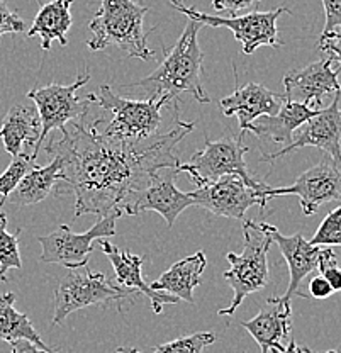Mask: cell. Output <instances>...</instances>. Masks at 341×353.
Wrapping results in <instances>:
<instances>
[{"label":"cell","instance_id":"obj_1","mask_svg":"<svg viewBox=\"0 0 341 353\" xmlns=\"http://www.w3.org/2000/svg\"><path fill=\"white\" fill-rule=\"evenodd\" d=\"M70 124V130H61V139L48 143L46 153L63 160L65 183L75 194V218L124 216L130 199L145 189L156 172L180 165L174 150L194 131V123L182 121L178 110L170 131L139 145L107 138L95 121L87 123L85 117Z\"/></svg>","mask_w":341,"mask_h":353},{"label":"cell","instance_id":"obj_2","mask_svg":"<svg viewBox=\"0 0 341 353\" xmlns=\"http://www.w3.org/2000/svg\"><path fill=\"white\" fill-rule=\"evenodd\" d=\"M200 28L197 21L189 19L182 36L170 51H167L158 68L145 79L123 85L124 88L139 87L146 92L149 101H165L170 104L178 95L187 92L200 104H209L211 97L204 90L200 73H203L204 54L197 36Z\"/></svg>","mask_w":341,"mask_h":353},{"label":"cell","instance_id":"obj_3","mask_svg":"<svg viewBox=\"0 0 341 353\" xmlns=\"http://www.w3.org/2000/svg\"><path fill=\"white\" fill-rule=\"evenodd\" d=\"M148 10V7L139 6L134 0H101V9L89 24L92 38L87 41V46L92 51L114 46L131 58L152 60L155 58V51L149 50L146 39L156 28L145 31L143 19Z\"/></svg>","mask_w":341,"mask_h":353},{"label":"cell","instance_id":"obj_4","mask_svg":"<svg viewBox=\"0 0 341 353\" xmlns=\"http://www.w3.org/2000/svg\"><path fill=\"white\" fill-rule=\"evenodd\" d=\"M87 99L92 104L112 112V119L105 124L104 130L99 128V121L95 119L97 130L107 138L130 145L146 143L158 136L161 109L168 104L165 101H133L119 97L109 85H101L95 94L87 95Z\"/></svg>","mask_w":341,"mask_h":353},{"label":"cell","instance_id":"obj_5","mask_svg":"<svg viewBox=\"0 0 341 353\" xmlns=\"http://www.w3.org/2000/svg\"><path fill=\"white\" fill-rule=\"evenodd\" d=\"M245 248L241 253L229 252L226 255L229 270L225 272V281L231 285L234 296L231 304L219 309V316H233L250 294L265 289L270 282L267 255L272 246V238L250 219L243 221Z\"/></svg>","mask_w":341,"mask_h":353},{"label":"cell","instance_id":"obj_6","mask_svg":"<svg viewBox=\"0 0 341 353\" xmlns=\"http://www.w3.org/2000/svg\"><path fill=\"white\" fill-rule=\"evenodd\" d=\"M138 294L136 290L119 287L104 274L92 270L89 265L72 268L54 290L53 325L60 326L72 312L97 304L116 303L121 311L123 304L133 303Z\"/></svg>","mask_w":341,"mask_h":353},{"label":"cell","instance_id":"obj_7","mask_svg":"<svg viewBox=\"0 0 341 353\" xmlns=\"http://www.w3.org/2000/svg\"><path fill=\"white\" fill-rule=\"evenodd\" d=\"M245 134H240L236 139L221 138L212 139L205 138L204 148L192 154L189 163H180L175 172L177 174H187L197 187L207 185L227 175H236L243 179L248 185L256 190H265L267 183L262 180L253 179L247 168L245 154L250 148L243 145Z\"/></svg>","mask_w":341,"mask_h":353},{"label":"cell","instance_id":"obj_8","mask_svg":"<svg viewBox=\"0 0 341 353\" xmlns=\"http://www.w3.org/2000/svg\"><path fill=\"white\" fill-rule=\"evenodd\" d=\"M168 3L199 24L211 26V28H227L229 31H233L234 39L241 44L245 54L255 53L260 46L280 48L282 41L278 39L277 19L282 14H291L287 7H278V9L267 10V12H250L227 19V17L205 14L194 7L183 6L180 0H168Z\"/></svg>","mask_w":341,"mask_h":353},{"label":"cell","instance_id":"obj_9","mask_svg":"<svg viewBox=\"0 0 341 353\" xmlns=\"http://www.w3.org/2000/svg\"><path fill=\"white\" fill-rule=\"evenodd\" d=\"M90 82V73L85 72L76 77L72 85H50L32 88L28 92V97L32 99L41 124L39 134V146L46 139V136L54 130H65L73 121H80L89 114L92 102L89 99H80L79 90Z\"/></svg>","mask_w":341,"mask_h":353},{"label":"cell","instance_id":"obj_10","mask_svg":"<svg viewBox=\"0 0 341 353\" xmlns=\"http://www.w3.org/2000/svg\"><path fill=\"white\" fill-rule=\"evenodd\" d=\"M116 234V218H101L85 233H75L67 224H61L56 231L39 236L43 263H58L72 268L89 265V256L94 252V241Z\"/></svg>","mask_w":341,"mask_h":353},{"label":"cell","instance_id":"obj_11","mask_svg":"<svg viewBox=\"0 0 341 353\" xmlns=\"http://www.w3.org/2000/svg\"><path fill=\"white\" fill-rule=\"evenodd\" d=\"M265 190H256L236 175H227L207 185L197 187L189 192L194 205L207 209L218 218L243 219L245 212L253 205L265 208L269 199Z\"/></svg>","mask_w":341,"mask_h":353},{"label":"cell","instance_id":"obj_12","mask_svg":"<svg viewBox=\"0 0 341 353\" xmlns=\"http://www.w3.org/2000/svg\"><path fill=\"white\" fill-rule=\"evenodd\" d=\"M278 196H297L300 209L306 216L316 214L328 202H341V168L326 154L319 163L311 167L289 187H269L267 199Z\"/></svg>","mask_w":341,"mask_h":353},{"label":"cell","instance_id":"obj_13","mask_svg":"<svg viewBox=\"0 0 341 353\" xmlns=\"http://www.w3.org/2000/svg\"><path fill=\"white\" fill-rule=\"evenodd\" d=\"M340 95L333 97V102L326 109H321L313 119L307 121L300 131L292 136V141L278 152L262 154V161H275L285 154L297 152L306 146L322 150L341 168V109Z\"/></svg>","mask_w":341,"mask_h":353},{"label":"cell","instance_id":"obj_14","mask_svg":"<svg viewBox=\"0 0 341 353\" xmlns=\"http://www.w3.org/2000/svg\"><path fill=\"white\" fill-rule=\"evenodd\" d=\"M340 73L341 66H335V60L331 57L314 61L304 68L292 70L282 80L285 87V101L309 105V108L316 105L318 109L322 99L341 94Z\"/></svg>","mask_w":341,"mask_h":353},{"label":"cell","instance_id":"obj_15","mask_svg":"<svg viewBox=\"0 0 341 353\" xmlns=\"http://www.w3.org/2000/svg\"><path fill=\"white\" fill-rule=\"evenodd\" d=\"M175 175V170H170L167 175L161 174V170L156 172L149 179L148 185L130 199L124 208V216H138L146 211H155L167 221L168 228L174 226L178 216L187 208L194 205L189 194L177 189L174 180Z\"/></svg>","mask_w":341,"mask_h":353},{"label":"cell","instance_id":"obj_16","mask_svg":"<svg viewBox=\"0 0 341 353\" xmlns=\"http://www.w3.org/2000/svg\"><path fill=\"white\" fill-rule=\"evenodd\" d=\"M260 228L272 238L273 243H277V246L280 248L282 255H284L285 262L289 265V275H291V281H289V287L285 290L284 296L280 297L282 303L291 304L292 297L300 296V297H309L307 294H302L299 290L300 284H302L304 279L309 274H313L314 270H318V262H319V253L321 248L319 246H313L302 234H292V236H284L277 228L272 226L269 223H260Z\"/></svg>","mask_w":341,"mask_h":353},{"label":"cell","instance_id":"obj_17","mask_svg":"<svg viewBox=\"0 0 341 353\" xmlns=\"http://www.w3.org/2000/svg\"><path fill=\"white\" fill-rule=\"evenodd\" d=\"M284 102V95L269 90L262 83L250 82L247 85H236V90L221 99L219 105L225 116L238 117L241 134H247L258 117L275 116Z\"/></svg>","mask_w":341,"mask_h":353},{"label":"cell","instance_id":"obj_18","mask_svg":"<svg viewBox=\"0 0 341 353\" xmlns=\"http://www.w3.org/2000/svg\"><path fill=\"white\" fill-rule=\"evenodd\" d=\"M101 245L102 253L109 259V262L112 263L114 268V282L119 287L124 289L136 290V292H143L149 301H152L153 312L155 314H161L163 312V306L167 304H177L178 299L174 296H168L165 292H158V290H153L149 284H146L143 281L141 268L145 263L146 256L145 255H133L130 252H121L117 250L112 243H109L105 238H102L99 241Z\"/></svg>","mask_w":341,"mask_h":353},{"label":"cell","instance_id":"obj_19","mask_svg":"<svg viewBox=\"0 0 341 353\" xmlns=\"http://www.w3.org/2000/svg\"><path fill=\"white\" fill-rule=\"evenodd\" d=\"M39 134L41 124L36 108L28 105H12L3 117L0 128V139L3 141L6 152L16 157H29L36 161L39 154Z\"/></svg>","mask_w":341,"mask_h":353},{"label":"cell","instance_id":"obj_20","mask_svg":"<svg viewBox=\"0 0 341 353\" xmlns=\"http://www.w3.org/2000/svg\"><path fill=\"white\" fill-rule=\"evenodd\" d=\"M291 304L282 303L280 297H272L255 318L241 321V326L260 345L262 353H270V350H282L284 341L291 340Z\"/></svg>","mask_w":341,"mask_h":353},{"label":"cell","instance_id":"obj_21","mask_svg":"<svg viewBox=\"0 0 341 353\" xmlns=\"http://www.w3.org/2000/svg\"><path fill=\"white\" fill-rule=\"evenodd\" d=\"M207 265L204 252H197L187 259L175 262L167 272L160 275L153 284V290L165 292L168 296L177 297L178 301L194 303V289L203 282V272Z\"/></svg>","mask_w":341,"mask_h":353},{"label":"cell","instance_id":"obj_22","mask_svg":"<svg viewBox=\"0 0 341 353\" xmlns=\"http://www.w3.org/2000/svg\"><path fill=\"white\" fill-rule=\"evenodd\" d=\"M319 110L321 109L285 101L275 116L258 117L251 124L250 131L255 132L260 138H265L272 143H282V145L287 146L292 141L294 132L300 126H304L307 121L313 119Z\"/></svg>","mask_w":341,"mask_h":353},{"label":"cell","instance_id":"obj_23","mask_svg":"<svg viewBox=\"0 0 341 353\" xmlns=\"http://www.w3.org/2000/svg\"><path fill=\"white\" fill-rule=\"evenodd\" d=\"M58 182H65L63 160L60 157H53V160L46 167L32 165L31 170L25 174L9 199L12 204L17 205L39 204L56 189Z\"/></svg>","mask_w":341,"mask_h":353},{"label":"cell","instance_id":"obj_24","mask_svg":"<svg viewBox=\"0 0 341 353\" xmlns=\"http://www.w3.org/2000/svg\"><path fill=\"white\" fill-rule=\"evenodd\" d=\"M72 3L73 0H51L36 14L28 36L29 38L39 36L43 51H50L53 41H58L61 46L68 44V31L73 22L70 14Z\"/></svg>","mask_w":341,"mask_h":353},{"label":"cell","instance_id":"obj_25","mask_svg":"<svg viewBox=\"0 0 341 353\" xmlns=\"http://www.w3.org/2000/svg\"><path fill=\"white\" fill-rule=\"evenodd\" d=\"M14 303H16V296L12 292H6L0 296V340L7 341V343H12V341L17 340H28L50 353L58 352L48 347L45 341L41 340L38 331L34 330L31 319L23 312L17 311L14 307Z\"/></svg>","mask_w":341,"mask_h":353},{"label":"cell","instance_id":"obj_26","mask_svg":"<svg viewBox=\"0 0 341 353\" xmlns=\"http://www.w3.org/2000/svg\"><path fill=\"white\" fill-rule=\"evenodd\" d=\"M21 230L16 233L7 231V214L0 209V281H6V274L12 268H23L19 253Z\"/></svg>","mask_w":341,"mask_h":353},{"label":"cell","instance_id":"obj_27","mask_svg":"<svg viewBox=\"0 0 341 353\" xmlns=\"http://www.w3.org/2000/svg\"><path fill=\"white\" fill-rule=\"evenodd\" d=\"M214 341V333H211V331H199V333L177 338V340L160 345V347L153 350V353H203L204 348L212 345Z\"/></svg>","mask_w":341,"mask_h":353},{"label":"cell","instance_id":"obj_28","mask_svg":"<svg viewBox=\"0 0 341 353\" xmlns=\"http://www.w3.org/2000/svg\"><path fill=\"white\" fill-rule=\"evenodd\" d=\"M32 165H34V161L29 157L12 158V161H10V165L7 167V170L0 175V196H2V199H0V209L6 204V201L9 199L10 194L17 189L21 180L24 179Z\"/></svg>","mask_w":341,"mask_h":353},{"label":"cell","instance_id":"obj_29","mask_svg":"<svg viewBox=\"0 0 341 353\" xmlns=\"http://www.w3.org/2000/svg\"><path fill=\"white\" fill-rule=\"evenodd\" d=\"M309 243L313 246H319V248L321 246H324V248L341 246V204L322 219Z\"/></svg>","mask_w":341,"mask_h":353},{"label":"cell","instance_id":"obj_30","mask_svg":"<svg viewBox=\"0 0 341 353\" xmlns=\"http://www.w3.org/2000/svg\"><path fill=\"white\" fill-rule=\"evenodd\" d=\"M318 270L331 285L333 292H341V268L338 267V259L331 248H321Z\"/></svg>","mask_w":341,"mask_h":353},{"label":"cell","instance_id":"obj_31","mask_svg":"<svg viewBox=\"0 0 341 353\" xmlns=\"http://www.w3.org/2000/svg\"><path fill=\"white\" fill-rule=\"evenodd\" d=\"M23 31H25L24 21L16 12H12L3 0H0V36L7 34V32L16 34V32Z\"/></svg>","mask_w":341,"mask_h":353},{"label":"cell","instance_id":"obj_32","mask_svg":"<svg viewBox=\"0 0 341 353\" xmlns=\"http://www.w3.org/2000/svg\"><path fill=\"white\" fill-rule=\"evenodd\" d=\"M326 12V24L322 29V34H331V32H340L341 34V0H322Z\"/></svg>","mask_w":341,"mask_h":353},{"label":"cell","instance_id":"obj_33","mask_svg":"<svg viewBox=\"0 0 341 353\" xmlns=\"http://www.w3.org/2000/svg\"><path fill=\"white\" fill-rule=\"evenodd\" d=\"M319 50L328 53L333 60L341 66V34L340 32H331L319 38Z\"/></svg>","mask_w":341,"mask_h":353},{"label":"cell","instance_id":"obj_34","mask_svg":"<svg viewBox=\"0 0 341 353\" xmlns=\"http://www.w3.org/2000/svg\"><path fill=\"white\" fill-rule=\"evenodd\" d=\"M260 0H212V7H214L218 12L221 10H229L231 14H236L240 10L248 9L253 3H258Z\"/></svg>","mask_w":341,"mask_h":353},{"label":"cell","instance_id":"obj_35","mask_svg":"<svg viewBox=\"0 0 341 353\" xmlns=\"http://www.w3.org/2000/svg\"><path fill=\"white\" fill-rule=\"evenodd\" d=\"M333 294L331 285L328 284L322 275H318V277H313L309 282V297L313 299H326Z\"/></svg>","mask_w":341,"mask_h":353},{"label":"cell","instance_id":"obj_36","mask_svg":"<svg viewBox=\"0 0 341 353\" xmlns=\"http://www.w3.org/2000/svg\"><path fill=\"white\" fill-rule=\"evenodd\" d=\"M10 353H50V352L43 350V348H39L38 345L31 343V341L28 340H17L10 343Z\"/></svg>","mask_w":341,"mask_h":353},{"label":"cell","instance_id":"obj_37","mask_svg":"<svg viewBox=\"0 0 341 353\" xmlns=\"http://www.w3.org/2000/svg\"><path fill=\"white\" fill-rule=\"evenodd\" d=\"M270 353H314L313 350H309V348L306 347H299V345L296 343L294 340H289V343L285 345L282 350H270Z\"/></svg>","mask_w":341,"mask_h":353},{"label":"cell","instance_id":"obj_38","mask_svg":"<svg viewBox=\"0 0 341 353\" xmlns=\"http://www.w3.org/2000/svg\"><path fill=\"white\" fill-rule=\"evenodd\" d=\"M114 353H133V348H117Z\"/></svg>","mask_w":341,"mask_h":353},{"label":"cell","instance_id":"obj_39","mask_svg":"<svg viewBox=\"0 0 341 353\" xmlns=\"http://www.w3.org/2000/svg\"><path fill=\"white\" fill-rule=\"evenodd\" d=\"M314 353H316V352H314ZM322 353H338V352H336V350H329V352H322Z\"/></svg>","mask_w":341,"mask_h":353},{"label":"cell","instance_id":"obj_40","mask_svg":"<svg viewBox=\"0 0 341 353\" xmlns=\"http://www.w3.org/2000/svg\"><path fill=\"white\" fill-rule=\"evenodd\" d=\"M133 353H141L139 350H136V348H133Z\"/></svg>","mask_w":341,"mask_h":353},{"label":"cell","instance_id":"obj_41","mask_svg":"<svg viewBox=\"0 0 341 353\" xmlns=\"http://www.w3.org/2000/svg\"><path fill=\"white\" fill-rule=\"evenodd\" d=\"M340 148H341V145H340Z\"/></svg>","mask_w":341,"mask_h":353},{"label":"cell","instance_id":"obj_42","mask_svg":"<svg viewBox=\"0 0 341 353\" xmlns=\"http://www.w3.org/2000/svg\"><path fill=\"white\" fill-rule=\"evenodd\" d=\"M38 2H39V0H38Z\"/></svg>","mask_w":341,"mask_h":353}]
</instances>
